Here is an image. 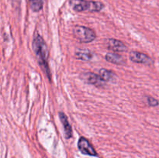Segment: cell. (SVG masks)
Returning a JSON list of instances; mask_svg holds the SVG:
<instances>
[{"instance_id":"cell-1","label":"cell","mask_w":159,"mask_h":158,"mask_svg":"<svg viewBox=\"0 0 159 158\" xmlns=\"http://www.w3.org/2000/svg\"><path fill=\"white\" fill-rule=\"evenodd\" d=\"M33 48H34V50L40 64L43 67V70L49 75V68H48V64L49 51H48L46 43L39 34H36L34 36V41H33Z\"/></svg>"},{"instance_id":"cell-2","label":"cell","mask_w":159,"mask_h":158,"mask_svg":"<svg viewBox=\"0 0 159 158\" xmlns=\"http://www.w3.org/2000/svg\"><path fill=\"white\" fill-rule=\"evenodd\" d=\"M71 5L73 9L77 12H99L104 8V5L100 2L86 0H71Z\"/></svg>"},{"instance_id":"cell-3","label":"cell","mask_w":159,"mask_h":158,"mask_svg":"<svg viewBox=\"0 0 159 158\" xmlns=\"http://www.w3.org/2000/svg\"><path fill=\"white\" fill-rule=\"evenodd\" d=\"M75 37L82 43H90L96 39V33L93 29L83 26H76L73 29Z\"/></svg>"},{"instance_id":"cell-4","label":"cell","mask_w":159,"mask_h":158,"mask_svg":"<svg viewBox=\"0 0 159 158\" xmlns=\"http://www.w3.org/2000/svg\"><path fill=\"white\" fill-rule=\"evenodd\" d=\"M80 77L82 80L86 81L87 83L91 84V85H95L96 87H99V88L104 87L106 85V81L100 77L99 74L98 75V74H94V73L88 72L83 73V74H81Z\"/></svg>"},{"instance_id":"cell-5","label":"cell","mask_w":159,"mask_h":158,"mask_svg":"<svg viewBox=\"0 0 159 158\" xmlns=\"http://www.w3.org/2000/svg\"><path fill=\"white\" fill-rule=\"evenodd\" d=\"M78 147H79V150H80L81 153H83V154L93 156H97V153H96V150L86 138L81 137L79 139Z\"/></svg>"},{"instance_id":"cell-6","label":"cell","mask_w":159,"mask_h":158,"mask_svg":"<svg viewBox=\"0 0 159 158\" xmlns=\"http://www.w3.org/2000/svg\"><path fill=\"white\" fill-rule=\"evenodd\" d=\"M130 59L133 62L138 64H144L151 65L153 64L152 58L146 55L145 54L138 52V51H132L130 54Z\"/></svg>"},{"instance_id":"cell-7","label":"cell","mask_w":159,"mask_h":158,"mask_svg":"<svg viewBox=\"0 0 159 158\" xmlns=\"http://www.w3.org/2000/svg\"><path fill=\"white\" fill-rule=\"evenodd\" d=\"M107 46L108 49L112 50L114 52H123L127 50V46L120 40L116 39H109L107 40Z\"/></svg>"},{"instance_id":"cell-8","label":"cell","mask_w":159,"mask_h":158,"mask_svg":"<svg viewBox=\"0 0 159 158\" xmlns=\"http://www.w3.org/2000/svg\"><path fill=\"white\" fill-rule=\"evenodd\" d=\"M59 118H60L61 122L64 126V133H65V138L70 139L72 136V129L68 122V117L64 112H59Z\"/></svg>"},{"instance_id":"cell-9","label":"cell","mask_w":159,"mask_h":158,"mask_svg":"<svg viewBox=\"0 0 159 158\" xmlns=\"http://www.w3.org/2000/svg\"><path fill=\"white\" fill-rule=\"evenodd\" d=\"M99 75L106 82H116V80H117V77H116L114 72L110 71V70L105 69V68L100 69Z\"/></svg>"},{"instance_id":"cell-10","label":"cell","mask_w":159,"mask_h":158,"mask_svg":"<svg viewBox=\"0 0 159 158\" xmlns=\"http://www.w3.org/2000/svg\"><path fill=\"white\" fill-rule=\"evenodd\" d=\"M105 58L107 61L115 64H124L125 63V59L120 54H116V53H108L106 55Z\"/></svg>"},{"instance_id":"cell-11","label":"cell","mask_w":159,"mask_h":158,"mask_svg":"<svg viewBox=\"0 0 159 158\" xmlns=\"http://www.w3.org/2000/svg\"><path fill=\"white\" fill-rule=\"evenodd\" d=\"M76 58L80 59L82 60H85V61H88L90 60L93 57V54L89 50L85 49H79L76 51L75 53Z\"/></svg>"},{"instance_id":"cell-12","label":"cell","mask_w":159,"mask_h":158,"mask_svg":"<svg viewBox=\"0 0 159 158\" xmlns=\"http://www.w3.org/2000/svg\"><path fill=\"white\" fill-rule=\"evenodd\" d=\"M30 7L34 12H38L43 7V0H30Z\"/></svg>"},{"instance_id":"cell-13","label":"cell","mask_w":159,"mask_h":158,"mask_svg":"<svg viewBox=\"0 0 159 158\" xmlns=\"http://www.w3.org/2000/svg\"><path fill=\"white\" fill-rule=\"evenodd\" d=\"M148 103L150 106H157V105H158L159 102L157 99L152 97H148Z\"/></svg>"}]
</instances>
